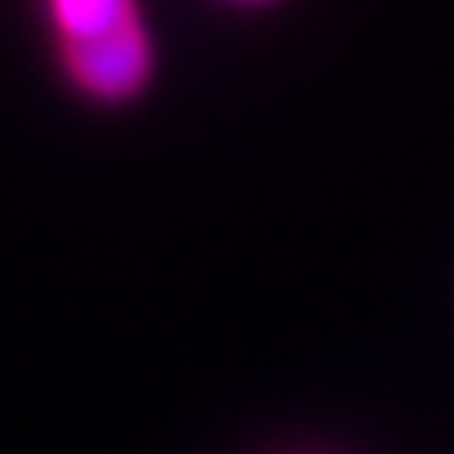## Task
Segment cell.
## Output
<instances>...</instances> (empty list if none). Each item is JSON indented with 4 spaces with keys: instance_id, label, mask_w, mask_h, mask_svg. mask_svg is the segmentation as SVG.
I'll use <instances>...</instances> for the list:
<instances>
[{
    "instance_id": "cell-1",
    "label": "cell",
    "mask_w": 454,
    "mask_h": 454,
    "mask_svg": "<svg viewBox=\"0 0 454 454\" xmlns=\"http://www.w3.org/2000/svg\"><path fill=\"white\" fill-rule=\"evenodd\" d=\"M57 61H61L65 83L80 98L95 106H125L152 88L160 50H155L152 23L145 16L118 27L114 35L57 50Z\"/></svg>"
},
{
    "instance_id": "cell-2",
    "label": "cell",
    "mask_w": 454,
    "mask_h": 454,
    "mask_svg": "<svg viewBox=\"0 0 454 454\" xmlns=\"http://www.w3.org/2000/svg\"><path fill=\"white\" fill-rule=\"evenodd\" d=\"M42 20L53 38V50L83 46L103 35H114L118 27L145 20L140 0H38Z\"/></svg>"
},
{
    "instance_id": "cell-3",
    "label": "cell",
    "mask_w": 454,
    "mask_h": 454,
    "mask_svg": "<svg viewBox=\"0 0 454 454\" xmlns=\"http://www.w3.org/2000/svg\"><path fill=\"white\" fill-rule=\"evenodd\" d=\"M220 4H231V8H269L277 0H220Z\"/></svg>"
}]
</instances>
